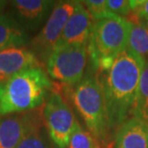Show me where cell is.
Here are the masks:
<instances>
[{
    "instance_id": "cell-11",
    "label": "cell",
    "mask_w": 148,
    "mask_h": 148,
    "mask_svg": "<svg viewBox=\"0 0 148 148\" xmlns=\"http://www.w3.org/2000/svg\"><path fill=\"white\" fill-rule=\"evenodd\" d=\"M40 61L27 47H13L0 50V82L16 73L40 66Z\"/></svg>"
},
{
    "instance_id": "cell-10",
    "label": "cell",
    "mask_w": 148,
    "mask_h": 148,
    "mask_svg": "<svg viewBox=\"0 0 148 148\" xmlns=\"http://www.w3.org/2000/svg\"><path fill=\"white\" fill-rule=\"evenodd\" d=\"M40 115L32 111L0 117V148H16Z\"/></svg>"
},
{
    "instance_id": "cell-2",
    "label": "cell",
    "mask_w": 148,
    "mask_h": 148,
    "mask_svg": "<svg viewBox=\"0 0 148 148\" xmlns=\"http://www.w3.org/2000/svg\"><path fill=\"white\" fill-rule=\"evenodd\" d=\"M51 92V79L40 66L17 72L0 82V117L36 110Z\"/></svg>"
},
{
    "instance_id": "cell-19",
    "label": "cell",
    "mask_w": 148,
    "mask_h": 148,
    "mask_svg": "<svg viewBox=\"0 0 148 148\" xmlns=\"http://www.w3.org/2000/svg\"><path fill=\"white\" fill-rule=\"evenodd\" d=\"M106 6L110 14L123 18L132 14L133 12L130 0H106Z\"/></svg>"
},
{
    "instance_id": "cell-3",
    "label": "cell",
    "mask_w": 148,
    "mask_h": 148,
    "mask_svg": "<svg viewBox=\"0 0 148 148\" xmlns=\"http://www.w3.org/2000/svg\"><path fill=\"white\" fill-rule=\"evenodd\" d=\"M69 88V96L87 130L101 145L108 146L114 140L101 84L95 70L88 71L78 84Z\"/></svg>"
},
{
    "instance_id": "cell-8",
    "label": "cell",
    "mask_w": 148,
    "mask_h": 148,
    "mask_svg": "<svg viewBox=\"0 0 148 148\" xmlns=\"http://www.w3.org/2000/svg\"><path fill=\"white\" fill-rule=\"evenodd\" d=\"M56 2L54 0H13L9 2L10 14L27 33L36 32L46 23Z\"/></svg>"
},
{
    "instance_id": "cell-22",
    "label": "cell",
    "mask_w": 148,
    "mask_h": 148,
    "mask_svg": "<svg viewBox=\"0 0 148 148\" xmlns=\"http://www.w3.org/2000/svg\"><path fill=\"white\" fill-rule=\"evenodd\" d=\"M143 24H144V26H145V27H146V29H147V30H148V22H145V23H143Z\"/></svg>"
},
{
    "instance_id": "cell-12",
    "label": "cell",
    "mask_w": 148,
    "mask_h": 148,
    "mask_svg": "<svg viewBox=\"0 0 148 148\" xmlns=\"http://www.w3.org/2000/svg\"><path fill=\"white\" fill-rule=\"evenodd\" d=\"M114 143V148H148V124L130 117L117 129Z\"/></svg>"
},
{
    "instance_id": "cell-18",
    "label": "cell",
    "mask_w": 148,
    "mask_h": 148,
    "mask_svg": "<svg viewBox=\"0 0 148 148\" xmlns=\"http://www.w3.org/2000/svg\"><path fill=\"white\" fill-rule=\"evenodd\" d=\"M81 3L87 9L92 20L115 16L109 13L106 6V0H86V1H81Z\"/></svg>"
},
{
    "instance_id": "cell-15",
    "label": "cell",
    "mask_w": 148,
    "mask_h": 148,
    "mask_svg": "<svg viewBox=\"0 0 148 148\" xmlns=\"http://www.w3.org/2000/svg\"><path fill=\"white\" fill-rule=\"evenodd\" d=\"M132 116L148 124V61L144 64L140 76Z\"/></svg>"
},
{
    "instance_id": "cell-16",
    "label": "cell",
    "mask_w": 148,
    "mask_h": 148,
    "mask_svg": "<svg viewBox=\"0 0 148 148\" xmlns=\"http://www.w3.org/2000/svg\"><path fill=\"white\" fill-rule=\"evenodd\" d=\"M127 48L143 58L144 62L148 61V30L143 23L132 22Z\"/></svg>"
},
{
    "instance_id": "cell-13",
    "label": "cell",
    "mask_w": 148,
    "mask_h": 148,
    "mask_svg": "<svg viewBox=\"0 0 148 148\" xmlns=\"http://www.w3.org/2000/svg\"><path fill=\"white\" fill-rule=\"evenodd\" d=\"M30 40L28 33L16 22L11 14H0V50L25 47Z\"/></svg>"
},
{
    "instance_id": "cell-1",
    "label": "cell",
    "mask_w": 148,
    "mask_h": 148,
    "mask_svg": "<svg viewBox=\"0 0 148 148\" xmlns=\"http://www.w3.org/2000/svg\"><path fill=\"white\" fill-rule=\"evenodd\" d=\"M145 62L126 48L110 63L95 70L104 93L112 133L132 117L137 91Z\"/></svg>"
},
{
    "instance_id": "cell-21",
    "label": "cell",
    "mask_w": 148,
    "mask_h": 148,
    "mask_svg": "<svg viewBox=\"0 0 148 148\" xmlns=\"http://www.w3.org/2000/svg\"><path fill=\"white\" fill-rule=\"evenodd\" d=\"M9 4L8 1H4V0H0V14H2V11L4 10V8Z\"/></svg>"
},
{
    "instance_id": "cell-17",
    "label": "cell",
    "mask_w": 148,
    "mask_h": 148,
    "mask_svg": "<svg viewBox=\"0 0 148 148\" xmlns=\"http://www.w3.org/2000/svg\"><path fill=\"white\" fill-rule=\"evenodd\" d=\"M99 140L77 120L66 148H101Z\"/></svg>"
},
{
    "instance_id": "cell-9",
    "label": "cell",
    "mask_w": 148,
    "mask_h": 148,
    "mask_svg": "<svg viewBox=\"0 0 148 148\" xmlns=\"http://www.w3.org/2000/svg\"><path fill=\"white\" fill-rule=\"evenodd\" d=\"M93 20L81 1L67 20L63 34L56 46H88Z\"/></svg>"
},
{
    "instance_id": "cell-20",
    "label": "cell",
    "mask_w": 148,
    "mask_h": 148,
    "mask_svg": "<svg viewBox=\"0 0 148 148\" xmlns=\"http://www.w3.org/2000/svg\"><path fill=\"white\" fill-rule=\"evenodd\" d=\"M132 6V16L134 22H148V0H130Z\"/></svg>"
},
{
    "instance_id": "cell-5",
    "label": "cell",
    "mask_w": 148,
    "mask_h": 148,
    "mask_svg": "<svg viewBox=\"0 0 148 148\" xmlns=\"http://www.w3.org/2000/svg\"><path fill=\"white\" fill-rule=\"evenodd\" d=\"M88 61V46H55L45 62L49 78L71 88L84 78Z\"/></svg>"
},
{
    "instance_id": "cell-4",
    "label": "cell",
    "mask_w": 148,
    "mask_h": 148,
    "mask_svg": "<svg viewBox=\"0 0 148 148\" xmlns=\"http://www.w3.org/2000/svg\"><path fill=\"white\" fill-rule=\"evenodd\" d=\"M132 21L118 16L93 20L88 43V59L96 70L127 48Z\"/></svg>"
},
{
    "instance_id": "cell-7",
    "label": "cell",
    "mask_w": 148,
    "mask_h": 148,
    "mask_svg": "<svg viewBox=\"0 0 148 148\" xmlns=\"http://www.w3.org/2000/svg\"><path fill=\"white\" fill-rule=\"evenodd\" d=\"M76 4L77 1L74 0L56 2L46 23L37 36L29 42V49L32 50L38 60L44 64L60 40L67 20L75 10Z\"/></svg>"
},
{
    "instance_id": "cell-14",
    "label": "cell",
    "mask_w": 148,
    "mask_h": 148,
    "mask_svg": "<svg viewBox=\"0 0 148 148\" xmlns=\"http://www.w3.org/2000/svg\"><path fill=\"white\" fill-rule=\"evenodd\" d=\"M16 148H55L43 124L42 115L35 121Z\"/></svg>"
},
{
    "instance_id": "cell-6",
    "label": "cell",
    "mask_w": 148,
    "mask_h": 148,
    "mask_svg": "<svg viewBox=\"0 0 148 148\" xmlns=\"http://www.w3.org/2000/svg\"><path fill=\"white\" fill-rule=\"evenodd\" d=\"M43 124L55 148H66L77 119L64 98L52 90L43 105Z\"/></svg>"
}]
</instances>
